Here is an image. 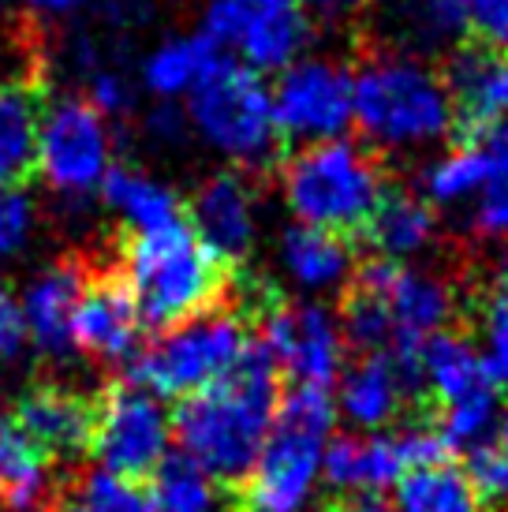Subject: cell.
Here are the masks:
<instances>
[{"label": "cell", "mask_w": 508, "mask_h": 512, "mask_svg": "<svg viewBox=\"0 0 508 512\" xmlns=\"http://www.w3.org/2000/svg\"><path fill=\"white\" fill-rule=\"evenodd\" d=\"M135 98H139V86L135 79L124 72V68H98V72L86 79V101L98 109L105 120L113 116H127L135 109Z\"/></svg>", "instance_id": "obj_38"}, {"label": "cell", "mask_w": 508, "mask_h": 512, "mask_svg": "<svg viewBox=\"0 0 508 512\" xmlns=\"http://www.w3.org/2000/svg\"><path fill=\"white\" fill-rule=\"evenodd\" d=\"M176 430L165 400L135 382L113 385L94 404V438L90 453L98 468L124 475V479H150L172 456Z\"/></svg>", "instance_id": "obj_10"}, {"label": "cell", "mask_w": 508, "mask_h": 512, "mask_svg": "<svg viewBox=\"0 0 508 512\" xmlns=\"http://www.w3.org/2000/svg\"><path fill=\"white\" fill-rule=\"evenodd\" d=\"M15 4L38 19H71L75 12H83L86 0H15Z\"/></svg>", "instance_id": "obj_44"}, {"label": "cell", "mask_w": 508, "mask_h": 512, "mask_svg": "<svg viewBox=\"0 0 508 512\" xmlns=\"http://www.w3.org/2000/svg\"><path fill=\"white\" fill-rule=\"evenodd\" d=\"M415 374H419V389H426L438 400L441 408L460 404V400L475 397L482 389H494L486 382L479 348L464 333H438L434 341H426L415 352Z\"/></svg>", "instance_id": "obj_25"}, {"label": "cell", "mask_w": 508, "mask_h": 512, "mask_svg": "<svg viewBox=\"0 0 508 512\" xmlns=\"http://www.w3.org/2000/svg\"><path fill=\"white\" fill-rule=\"evenodd\" d=\"M467 475L486 505L508 509V408H501L486 441L467 453Z\"/></svg>", "instance_id": "obj_35"}, {"label": "cell", "mask_w": 508, "mask_h": 512, "mask_svg": "<svg viewBox=\"0 0 508 512\" xmlns=\"http://www.w3.org/2000/svg\"><path fill=\"white\" fill-rule=\"evenodd\" d=\"M120 273H124L120 285L135 299L142 326L157 333L217 311L228 288L225 262H217L198 243L187 221L127 236L120 247Z\"/></svg>", "instance_id": "obj_3"}, {"label": "cell", "mask_w": 508, "mask_h": 512, "mask_svg": "<svg viewBox=\"0 0 508 512\" xmlns=\"http://www.w3.org/2000/svg\"><path fill=\"white\" fill-rule=\"evenodd\" d=\"M277 408V367L262 352V344H251L247 359L228 378L180 400V408L172 412L180 456L198 464L221 486L240 483L251 475L254 460L266 445Z\"/></svg>", "instance_id": "obj_1"}, {"label": "cell", "mask_w": 508, "mask_h": 512, "mask_svg": "<svg viewBox=\"0 0 508 512\" xmlns=\"http://www.w3.org/2000/svg\"><path fill=\"white\" fill-rule=\"evenodd\" d=\"M38 232V202L23 187H0V262H15Z\"/></svg>", "instance_id": "obj_37"}, {"label": "cell", "mask_w": 508, "mask_h": 512, "mask_svg": "<svg viewBox=\"0 0 508 512\" xmlns=\"http://www.w3.org/2000/svg\"><path fill=\"white\" fill-rule=\"evenodd\" d=\"M187 131V113H180L176 105H157L154 113L146 116V135L161 146L180 143Z\"/></svg>", "instance_id": "obj_43"}, {"label": "cell", "mask_w": 508, "mask_h": 512, "mask_svg": "<svg viewBox=\"0 0 508 512\" xmlns=\"http://www.w3.org/2000/svg\"><path fill=\"white\" fill-rule=\"evenodd\" d=\"M86 292V273L79 262H49L34 273L19 296L23 318H27L30 344L42 352L45 359H71V322H75V307Z\"/></svg>", "instance_id": "obj_20"}, {"label": "cell", "mask_w": 508, "mask_h": 512, "mask_svg": "<svg viewBox=\"0 0 508 512\" xmlns=\"http://www.w3.org/2000/svg\"><path fill=\"white\" fill-rule=\"evenodd\" d=\"M42 101L23 79H0V187H19L34 169Z\"/></svg>", "instance_id": "obj_28"}, {"label": "cell", "mask_w": 508, "mask_h": 512, "mask_svg": "<svg viewBox=\"0 0 508 512\" xmlns=\"http://www.w3.org/2000/svg\"><path fill=\"white\" fill-rule=\"evenodd\" d=\"M273 116L281 139L299 146L344 139L355 113V72L337 57H299L273 83Z\"/></svg>", "instance_id": "obj_11"}, {"label": "cell", "mask_w": 508, "mask_h": 512, "mask_svg": "<svg viewBox=\"0 0 508 512\" xmlns=\"http://www.w3.org/2000/svg\"><path fill=\"white\" fill-rule=\"evenodd\" d=\"M187 225L217 262H243L262 236V202L251 176L225 169L206 176L187 202Z\"/></svg>", "instance_id": "obj_14"}, {"label": "cell", "mask_w": 508, "mask_h": 512, "mask_svg": "<svg viewBox=\"0 0 508 512\" xmlns=\"http://www.w3.org/2000/svg\"><path fill=\"white\" fill-rule=\"evenodd\" d=\"M467 34H479V45L508 53V0H464Z\"/></svg>", "instance_id": "obj_39"}, {"label": "cell", "mask_w": 508, "mask_h": 512, "mask_svg": "<svg viewBox=\"0 0 508 512\" xmlns=\"http://www.w3.org/2000/svg\"><path fill=\"white\" fill-rule=\"evenodd\" d=\"M333 427L337 404L329 389L296 385L281 400L273 430L247 475L251 512H311L322 490V460Z\"/></svg>", "instance_id": "obj_5"}, {"label": "cell", "mask_w": 508, "mask_h": 512, "mask_svg": "<svg viewBox=\"0 0 508 512\" xmlns=\"http://www.w3.org/2000/svg\"><path fill=\"white\" fill-rule=\"evenodd\" d=\"M385 191L389 180L374 150L352 139L299 146L281 169V202L292 221L337 236L367 228Z\"/></svg>", "instance_id": "obj_4"}, {"label": "cell", "mask_w": 508, "mask_h": 512, "mask_svg": "<svg viewBox=\"0 0 508 512\" xmlns=\"http://www.w3.org/2000/svg\"><path fill=\"white\" fill-rule=\"evenodd\" d=\"M101 202L109 206V214L120 217V225L135 236V232H154V228H165L172 221H184V206H180V195L172 191L165 180L150 176L146 169H135V165H116L105 184H101Z\"/></svg>", "instance_id": "obj_27"}, {"label": "cell", "mask_w": 508, "mask_h": 512, "mask_svg": "<svg viewBox=\"0 0 508 512\" xmlns=\"http://www.w3.org/2000/svg\"><path fill=\"white\" fill-rule=\"evenodd\" d=\"M57 512H150V498L135 479L94 468L64 490Z\"/></svg>", "instance_id": "obj_33"}, {"label": "cell", "mask_w": 508, "mask_h": 512, "mask_svg": "<svg viewBox=\"0 0 508 512\" xmlns=\"http://www.w3.org/2000/svg\"><path fill=\"white\" fill-rule=\"evenodd\" d=\"M202 38L247 72H277L307 57L314 38L311 15L299 0H206Z\"/></svg>", "instance_id": "obj_9"}, {"label": "cell", "mask_w": 508, "mask_h": 512, "mask_svg": "<svg viewBox=\"0 0 508 512\" xmlns=\"http://www.w3.org/2000/svg\"><path fill=\"white\" fill-rule=\"evenodd\" d=\"M15 8H19V4H15V0H0V27H4V23H8V19H12V15H15Z\"/></svg>", "instance_id": "obj_46"}, {"label": "cell", "mask_w": 508, "mask_h": 512, "mask_svg": "<svg viewBox=\"0 0 508 512\" xmlns=\"http://www.w3.org/2000/svg\"><path fill=\"white\" fill-rule=\"evenodd\" d=\"M337 512H393V505L381 498V494H359V498L340 501Z\"/></svg>", "instance_id": "obj_45"}, {"label": "cell", "mask_w": 508, "mask_h": 512, "mask_svg": "<svg viewBox=\"0 0 508 512\" xmlns=\"http://www.w3.org/2000/svg\"><path fill=\"white\" fill-rule=\"evenodd\" d=\"M53 494H57L53 460L12 419H0V505L4 512H45Z\"/></svg>", "instance_id": "obj_26"}, {"label": "cell", "mask_w": 508, "mask_h": 512, "mask_svg": "<svg viewBox=\"0 0 508 512\" xmlns=\"http://www.w3.org/2000/svg\"><path fill=\"white\" fill-rule=\"evenodd\" d=\"M299 4L311 15V23H322V27H348L367 8V0H299Z\"/></svg>", "instance_id": "obj_42"}, {"label": "cell", "mask_w": 508, "mask_h": 512, "mask_svg": "<svg viewBox=\"0 0 508 512\" xmlns=\"http://www.w3.org/2000/svg\"><path fill=\"white\" fill-rule=\"evenodd\" d=\"M486 143L490 154V176L482 184L479 199L467 206V228L479 240H508V124L486 135H475Z\"/></svg>", "instance_id": "obj_32"}, {"label": "cell", "mask_w": 508, "mask_h": 512, "mask_svg": "<svg viewBox=\"0 0 508 512\" xmlns=\"http://www.w3.org/2000/svg\"><path fill=\"white\" fill-rule=\"evenodd\" d=\"M497 415H501V404H497V389H482L475 397L460 400V404H449L441 408V438L449 449H475L486 441V434L494 430Z\"/></svg>", "instance_id": "obj_36"}, {"label": "cell", "mask_w": 508, "mask_h": 512, "mask_svg": "<svg viewBox=\"0 0 508 512\" xmlns=\"http://www.w3.org/2000/svg\"><path fill=\"white\" fill-rule=\"evenodd\" d=\"M363 232H367L370 247L378 251V258L408 266L411 258H423L426 251H434L441 225L438 210L419 191L389 187Z\"/></svg>", "instance_id": "obj_22"}, {"label": "cell", "mask_w": 508, "mask_h": 512, "mask_svg": "<svg viewBox=\"0 0 508 512\" xmlns=\"http://www.w3.org/2000/svg\"><path fill=\"white\" fill-rule=\"evenodd\" d=\"M445 90L456 124L486 135L508 124V53L490 45H464L445 64Z\"/></svg>", "instance_id": "obj_16"}, {"label": "cell", "mask_w": 508, "mask_h": 512, "mask_svg": "<svg viewBox=\"0 0 508 512\" xmlns=\"http://www.w3.org/2000/svg\"><path fill=\"white\" fill-rule=\"evenodd\" d=\"M273 266L281 273V281L299 299H318L329 292L352 285L355 277V251L352 243L337 232L307 225H284L273 247Z\"/></svg>", "instance_id": "obj_17"}, {"label": "cell", "mask_w": 508, "mask_h": 512, "mask_svg": "<svg viewBox=\"0 0 508 512\" xmlns=\"http://www.w3.org/2000/svg\"><path fill=\"white\" fill-rule=\"evenodd\" d=\"M490 176V154L482 139L449 146L434 154L419 172V195H423L434 210H467L479 199L482 184Z\"/></svg>", "instance_id": "obj_29"}, {"label": "cell", "mask_w": 508, "mask_h": 512, "mask_svg": "<svg viewBox=\"0 0 508 512\" xmlns=\"http://www.w3.org/2000/svg\"><path fill=\"white\" fill-rule=\"evenodd\" d=\"M251 344L240 314L217 307L180 326L161 329L146 348H139L131 363L135 385L161 400H187L228 378L247 359Z\"/></svg>", "instance_id": "obj_7"}, {"label": "cell", "mask_w": 508, "mask_h": 512, "mask_svg": "<svg viewBox=\"0 0 508 512\" xmlns=\"http://www.w3.org/2000/svg\"><path fill=\"white\" fill-rule=\"evenodd\" d=\"M475 326H479L475 348H479L486 382L497 393H508V285H494L490 292H482Z\"/></svg>", "instance_id": "obj_34"}, {"label": "cell", "mask_w": 508, "mask_h": 512, "mask_svg": "<svg viewBox=\"0 0 508 512\" xmlns=\"http://www.w3.org/2000/svg\"><path fill=\"white\" fill-rule=\"evenodd\" d=\"M404 453L396 434H340L325 445L322 483H329L344 498L359 494H385L404 479Z\"/></svg>", "instance_id": "obj_21"}, {"label": "cell", "mask_w": 508, "mask_h": 512, "mask_svg": "<svg viewBox=\"0 0 508 512\" xmlns=\"http://www.w3.org/2000/svg\"><path fill=\"white\" fill-rule=\"evenodd\" d=\"M150 512H228L225 486L191 464L187 456H169L150 475Z\"/></svg>", "instance_id": "obj_31"}, {"label": "cell", "mask_w": 508, "mask_h": 512, "mask_svg": "<svg viewBox=\"0 0 508 512\" xmlns=\"http://www.w3.org/2000/svg\"><path fill=\"white\" fill-rule=\"evenodd\" d=\"M187 131H195L210 154L225 157L240 172L269 165L281 146L269 86L262 83V75L225 57L187 98Z\"/></svg>", "instance_id": "obj_6"}, {"label": "cell", "mask_w": 508, "mask_h": 512, "mask_svg": "<svg viewBox=\"0 0 508 512\" xmlns=\"http://www.w3.org/2000/svg\"><path fill=\"white\" fill-rule=\"evenodd\" d=\"M27 318H23V307L12 292L0 288V363H15L27 352Z\"/></svg>", "instance_id": "obj_41"}, {"label": "cell", "mask_w": 508, "mask_h": 512, "mask_svg": "<svg viewBox=\"0 0 508 512\" xmlns=\"http://www.w3.org/2000/svg\"><path fill=\"white\" fill-rule=\"evenodd\" d=\"M12 423L27 434L49 460H75L90 449L94 408L68 385H34L15 400Z\"/></svg>", "instance_id": "obj_19"}, {"label": "cell", "mask_w": 508, "mask_h": 512, "mask_svg": "<svg viewBox=\"0 0 508 512\" xmlns=\"http://www.w3.org/2000/svg\"><path fill=\"white\" fill-rule=\"evenodd\" d=\"M142 318L135 299L120 281H86V292L75 307L71 348L98 363H135L142 341Z\"/></svg>", "instance_id": "obj_18"}, {"label": "cell", "mask_w": 508, "mask_h": 512, "mask_svg": "<svg viewBox=\"0 0 508 512\" xmlns=\"http://www.w3.org/2000/svg\"><path fill=\"white\" fill-rule=\"evenodd\" d=\"M400 441V453H404V464L411 468H434V464H449V445L441 438L438 427H408L396 434Z\"/></svg>", "instance_id": "obj_40"}, {"label": "cell", "mask_w": 508, "mask_h": 512, "mask_svg": "<svg viewBox=\"0 0 508 512\" xmlns=\"http://www.w3.org/2000/svg\"><path fill=\"white\" fill-rule=\"evenodd\" d=\"M221 53L202 34H172L139 60V90H146L157 105H176L191 98L195 86L213 72Z\"/></svg>", "instance_id": "obj_24"}, {"label": "cell", "mask_w": 508, "mask_h": 512, "mask_svg": "<svg viewBox=\"0 0 508 512\" xmlns=\"http://www.w3.org/2000/svg\"><path fill=\"white\" fill-rule=\"evenodd\" d=\"M352 285L367 288L381 299V307L389 314V326H393L396 352H419L438 333H449L456 311H460L456 288L441 273L419 270V266L374 258V262L355 270Z\"/></svg>", "instance_id": "obj_13"}, {"label": "cell", "mask_w": 508, "mask_h": 512, "mask_svg": "<svg viewBox=\"0 0 508 512\" xmlns=\"http://www.w3.org/2000/svg\"><path fill=\"white\" fill-rule=\"evenodd\" d=\"M378 23L393 38V49L438 53L460 45L467 34L464 0H378Z\"/></svg>", "instance_id": "obj_23"}, {"label": "cell", "mask_w": 508, "mask_h": 512, "mask_svg": "<svg viewBox=\"0 0 508 512\" xmlns=\"http://www.w3.org/2000/svg\"><path fill=\"white\" fill-rule=\"evenodd\" d=\"M393 512H490L471 475L452 464L411 468L393 486Z\"/></svg>", "instance_id": "obj_30"}, {"label": "cell", "mask_w": 508, "mask_h": 512, "mask_svg": "<svg viewBox=\"0 0 508 512\" xmlns=\"http://www.w3.org/2000/svg\"><path fill=\"white\" fill-rule=\"evenodd\" d=\"M262 352L303 389H333L344 370V329L318 299L273 303L262 318Z\"/></svg>", "instance_id": "obj_12"}, {"label": "cell", "mask_w": 508, "mask_h": 512, "mask_svg": "<svg viewBox=\"0 0 508 512\" xmlns=\"http://www.w3.org/2000/svg\"><path fill=\"white\" fill-rule=\"evenodd\" d=\"M116 169L113 120L79 94H60L42 109L34 172L64 202H83L101 191L105 176Z\"/></svg>", "instance_id": "obj_8"}, {"label": "cell", "mask_w": 508, "mask_h": 512, "mask_svg": "<svg viewBox=\"0 0 508 512\" xmlns=\"http://www.w3.org/2000/svg\"><path fill=\"white\" fill-rule=\"evenodd\" d=\"M419 389L415 352H370L359 356L337 378V419H344L355 434H385L393 427L411 393Z\"/></svg>", "instance_id": "obj_15"}, {"label": "cell", "mask_w": 508, "mask_h": 512, "mask_svg": "<svg viewBox=\"0 0 508 512\" xmlns=\"http://www.w3.org/2000/svg\"><path fill=\"white\" fill-rule=\"evenodd\" d=\"M452 101L441 72L419 53L381 49L355 72V113L367 150L381 154H426L449 139Z\"/></svg>", "instance_id": "obj_2"}]
</instances>
